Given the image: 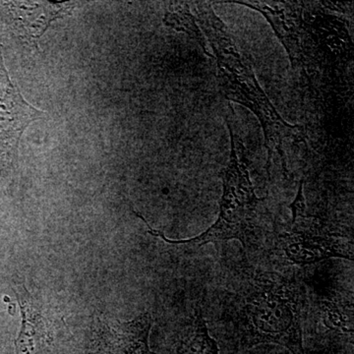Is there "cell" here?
I'll return each mask as SVG.
<instances>
[{"mask_svg":"<svg viewBox=\"0 0 354 354\" xmlns=\"http://www.w3.org/2000/svg\"><path fill=\"white\" fill-rule=\"evenodd\" d=\"M306 290L295 274L263 271L242 263L218 293V320L236 353L277 344L306 354L302 322Z\"/></svg>","mask_w":354,"mask_h":354,"instance_id":"obj_1","label":"cell"},{"mask_svg":"<svg viewBox=\"0 0 354 354\" xmlns=\"http://www.w3.org/2000/svg\"><path fill=\"white\" fill-rule=\"evenodd\" d=\"M17 295L22 325L15 342V354H53L50 325L24 286L13 288Z\"/></svg>","mask_w":354,"mask_h":354,"instance_id":"obj_7","label":"cell"},{"mask_svg":"<svg viewBox=\"0 0 354 354\" xmlns=\"http://www.w3.org/2000/svg\"><path fill=\"white\" fill-rule=\"evenodd\" d=\"M290 209V225L279 235V244L290 263L310 265L330 258L353 261V236L333 230L318 216L307 213L302 184Z\"/></svg>","mask_w":354,"mask_h":354,"instance_id":"obj_4","label":"cell"},{"mask_svg":"<svg viewBox=\"0 0 354 354\" xmlns=\"http://www.w3.org/2000/svg\"><path fill=\"white\" fill-rule=\"evenodd\" d=\"M232 121V120L227 118L232 150L230 162L223 174V193L216 223L196 237L186 241H171L162 232L151 227L143 216L135 213L148 225L149 232L153 236L160 237L169 244H196L198 246L235 239L245 249L257 239L260 230V209L264 199L256 196L249 174L246 149L241 137L235 134Z\"/></svg>","mask_w":354,"mask_h":354,"instance_id":"obj_3","label":"cell"},{"mask_svg":"<svg viewBox=\"0 0 354 354\" xmlns=\"http://www.w3.org/2000/svg\"><path fill=\"white\" fill-rule=\"evenodd\" d=\"M192 15L189 13L188 6H177L176 10L167 13L165 22L167 25L171 26L176 29L183 30L196 36L200 39V32L194 21H192Z\"/></svg>","mask_w":354,"mask_h":354,"instance_id":"obj_10","label":"cell"},{"mask_svg":"<svg viewBox=\"0 0 354 354\" xmlns=\"http://www.w3.org/2000/svg\"><path fill=\"white\" fill-rule=\"evenodd\" d=\"M41 118L43 111L25 101L11 81L0 50V164L12 162L23 132L30 123Z\"/></svg>","mask_w":354,"mask_h":354,"instance_id":"obj_5","label":"cell"},{"mask_svg":"<svg viewBox=\"0 0 354 354\" xmlns=\"http://www.w3.org/2000/svg\"><path fill=\"white\" fill-rule=\"evenodd\" d=\"M196 15L215 53L218 85L223 97L250 109L259 120L268 151V171L274 152H278L281 158L283 171H288L285 146L288 141L299 138L301 127L288 124L281 118L261 88L250 62L237 50L227 26L216 15L211 4L197 3Z\"/></svg>","mask_w":354,"mask_h":354,"instance_id":"obj_2","label":"cell"},{"mask_svg":"<svg viewBox=\"0 0 354 354\" xmlns=\"http://www.w3.org/2000/svg\"><path fill=\"white\" fill-rule=\"evenodd\" d=\"M13 32L30 44H37L53 21L71 12L73 3L50 2H2Z\"/></svg>","mask_w":354,"mask_h":354,"instance_id":"obj_6","label":"cell"},{"mask_svg":"<svg viewBox=\"0 0 354 354\" xmlns=\"http://www.w3.org/2000/svg\"><path fill=\"white\" fill-rule=\"evenodd\" d=\"M152 317L148 312L127 323L104 329V348L109 354H150L149 335Z\"/></svg>","mask_w":354,"mask_h":354,"instance_id":"obj_8","label":"cell"},{"mask_svg":"<svg viewBox=\"0 0 354 354\" xmlns=\"http://www.w3.org/2000/svg\"><path fill=\"white\" fill-rule=\"evenodd\" d=\"M176 354H220L216 339L209 335L202 308L197 307L181 332Z\"/></svg>","mask_w":354,"mask_h":354,"instance_id":"obj_9","label":"cell"}]
</instances>
